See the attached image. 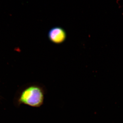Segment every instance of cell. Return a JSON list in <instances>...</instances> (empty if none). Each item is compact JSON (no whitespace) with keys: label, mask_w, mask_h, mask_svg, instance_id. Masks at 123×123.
Segmentation results:
<instances>
[{"label":"cell","mask_w":123,"mask_h":123,"mask_svg":"<svg viewBox=\"0 0 123 123\" xmlns=\"http://www.w3.org/2000/svg\"><path fill=\"white\" fill-rule=\"evenodd\" d=\"M47 93L43 86L37 84L29 85L23 88L17 98L18 106L24 104L29 106L39 108L44 103Z\"/></svg>","instance_id":"1"},{"label":"cell","mask_w":123,"mask_h":123,"mask_svg":"<svg viewBox=\"0 0 123 123\" xmlns=\"http://www.w3.org/2000/svg\"><path fill=\"white\" fill-rule=\"evenodd\" d=\"M48 36L49 40L52 43L59 44L66 40L67 34L63 28L60 27H55L49 31Z\"/></svg>","instance_id":"2"}]
</instances>
